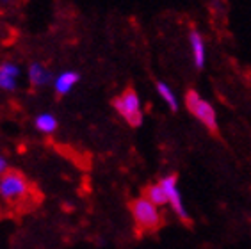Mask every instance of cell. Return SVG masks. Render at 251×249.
Returning <instances> with one entry per match:
<instances>
[{
    "label": "cell",
    "mask_w": 251,
    "mask_h": 249,
    "mask_svg": "<svg viewBox=\"0 0 251 249\" xmlns=\"http://www.w3.org/2000/svg\"><path fill=\"white\" fill-rule=\"evenodd\" d=\"M78 80H80V75L73 70H66V72H61L55 75L52 82V87L57 96H66L73 91V87L77 86Z\"/></svg>",
    "instance_id": "7"
},
{
    "label": "cell",
    "mask_w": 251,
    "mask_h": 249,
    "mask_svg": "<svg viewBox=\"0 0 251 249\" xmlns=\"http://www.w3.org/2000/svg\"><path fill=\"white\" fill-rule=\"evenodd\" d=\"M201 98H200L198 91H194V89H191V91H187V95H185V105H187V110L191 112V114H196V110H198L200 103H201Z\"/></svg>",
    "instance_id": "13"
},
{
    "label": "cell",
    "mask_w": 251,
    "mask_h": 249,
    "mask_svg": "<svg viewBox=\"0 0 251 249\" xmlns=\"http://www.w3.org/2000/svg\"><path fill=\"white\" fill-rule=\"evenodd\" d=\"M143 196H145L148 201L153 203L155 206H162L169 203L168 196H166L164 189L160 187V183H151V185H148L145 189V192H143Z\"/></svg>",
    "instance_id": "11"
},
{
    "label": "cell",
    "mask_w": 251,
    "mask_h": 249,
    "mask_svg": "<svg viewBox=\"0 0 251 249\" xmlns=\"http://www.w3.org/2000/svg\"><path fill=\"white\" fill-rule=\"evenodd\" d=\"M157 91H159V95L166 100V103L169 105V109L173 110V112H176V110H178V101H176V96H175V93L171 91V87H169L168 84H164V82H157Z\"/></svg>",
    "instance_id": "12"
},
{
    "label": "cell",
    "mask_w": 251,
    "mask_h": 249,
    "mask_svg": "<svg viewBox=\"0 0 251 249\" xmlns=\"http://www.w3.org/2000/svg\"><path fill=\"white\" fill-rule=\"evenodd\" d=\"M112 107L116 109L118 114L130 124V126H141L143 123V110H141V100L137 93L128 87L123 91V95L116 96L112 100Z\"/></svg>",
    "instance_id": "3"
},
{
    "label": "cell",
    "mask_w": 251,
    "mask_h": 249,
    "mask_svg": "<svg viewBox=\"0 0 251 249\" xmlns=\"http://www.w3.org/2000/svg\"><path fill=\"white\" fill-rule=\"evenodd\" d=\"M30 196V183L24 173L9 169L0 176V199L9 205L25 201Z\"/></svg>",
    "instance_id": "1"
},
{
    "label": "cell",
    "mask_w": 251,
    "mask_h": 249,
    "mask_svg": "<svg viewBox=\"0 0 251 249\" xmlns=\"http://www.w3.org/2000/svg\"><path fill=\"white\" fill-rule=\"evenodd\" d=\"M159 183H160V187L164 189L166 196H168V199H169V205L173 206L175 214H176L182 221L189 223V216L184 208V203H182V196H180L178 187H176V183H178V176H176V174H169V176L162 178Z\"/></svg>",
    "instance_id": "4"
},
{
    "label": "cell",
    "mask_w": 251,
    "mask_h": 249,
    "mask_svg": "<svg viewBox=\"0 0 251 249\" xmlns=\"http://www.w3.org/2000/svg\"><path fill=\"white\" fill-rule=\"evenodd\" d=\"M189 41H191V48H193L194 64H196L198 70H201V68L205 66V43H203V39L198 30H191Z\"/></svg>",
    "instance_id": "10"
},
{
    "label": "cell",
    "mask_w": 251,
    "mask_h": 249,
    "mask_svg": "<svg viewBox=\"0 0 251 249\" xmlns=\"http://www.w3.org/2000/svg\"><path fill=\"white\" fill-rule=\"evenodd\" d=\"M196 118H198L200 121H201L203 124H205V128H208L212 134H218V120H216V110H214V107L208 103V101L203 100L201 103H200L198 110H196Z\"/></svg>",
    "instance_id": "8"
},
{
    "label": "cell",
    "mask_w": 251,
    "mask_h": 249,
    "mask_svg": "<svg viewBox=\"0 0 251 249\" xmlns=\"http://www.w3.org/2000/svg\"><path fill=\"white\" fill-rule=\"evenodd\" d=\"M34 126L41 134L50 135L59 128V120L57 116L52 114V112H41V114H38L34 118Z\"/></svg>",
    "instance_id": "9"
},
{
    "label": "cell",
    "mask_w": 251,
    "mask_h": 249,
    "mask_svg": "<svg viewBox=\"0 0 251 249\" xmlns=\"http://www.w3.org/2000/svg\"><path fill=\"white\" fill-rule=\"evenodd\" d=\"M7 171H9V164H7V158L0 153V176H2V174H5Z\"/></svg>",
    "instance_id": "14"
},
{
    "label": "cell",
    "mask_w": 251,
    "mask_h": 249,
    "mask_svg": "<svg viewBox=\"0 0 251 249\" xmlns=\"http://www.w3.org/2000/svg\"><path fill=\"white\" fill-rule=\"evenodd\" d=\"M27 77H29L32 87H47L53 82L55 75L43 62H30L29 68H27Z\"/></svg>",
    "instance_id": "6"
},
{
    "label": "cell",
    "mask_w": 251,
    "mask_h": 249,
    "mask_svg": "<svg viewBox=\"0 0 251 249\" xmlns=\"http://www.w3.org/2000/svg\"><path fill=\"white\" fill-rule=\"evenodd\" d=\"M22 77V68L15 61L0 62V91L13 93L18 87V80Z\"/></svg>",
    "instance_id": "5"
},
{
    "label": "cell",
    "mask_w": 251,
    "mask_h": 249,
    "mask_svg": "<svg viewBox=\"0 0 251 249\" xmlns=\"http://www.w3.org/2000/svg\"><path fill=\"white\" fill-rule=\"evenodd\" d=\"M130 212L134 217L135 226L143 231H155L162 224L159 206H155L151 201H148L145 196L137 198L130 203Z\"/></svg>",
    "instance_id": "2"
}]
</instances>
